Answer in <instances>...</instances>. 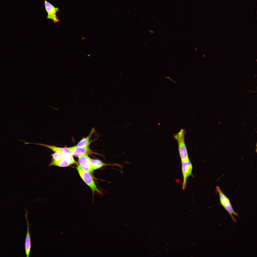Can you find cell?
<instances>
[{
	"label": "cell",
	"instance_id": "1",
	"mask_svg": "<svg viewBox=\"0 0 257 257\" xmlns=\"http://www.w3.org/2000/svg\"><path fill=\"white\" fill-rule=\"evenodd\" d=\"M185 132L184 129H181L174 136L178 143V150L182 162L189 160L185 142Z\"/></svg>",
	"mask_w": 257,
	"mask_h": 257
},
{
	"label": "cell",
	"instance_id": "2",
	"mask_svg": "<svg viewBox=\"0 0 257 257\" xmlns=\"http://www.w3.org/2000/svg\"><path fill=\"white\" fill-rule=\"evenodd\" d=\"M216 189L219 195L221 204L228 213L232 220L236 222V220L233 215L238 216V215L234 211L229 199L222 192L218 186L216 187Z\"/></svg>",
	"mask_w": 257,
	"mask_h": 257
},
{
	"label": "cell",
	"instance_id": "3",
	"mask_svg": "<svg viewBox=\"0 0 257 257\" xmlns=\"http://www.w3.org/2000/svg\"><path fill=\"white\" fill-rule=\"evenodd\" d=\"M77 169L81 177L90 188L93 193L95 191L100 193V191L97 187L90 173L83 169L79 165L78 166Z\"/></svg>",
	"mask_w": 257,
	"mask_h": 257
},
{
	"label": "cell",
	"instance_id": "4",
	"mask_svg": "<svg viewBox=\"0 0 257 257\" xmlns=\"http://www.w3.org/2000/svg\"><path fill=\"white\" fill-rule=\"evenodd\" d=\"M44 5L47 13L46 18L51 20L54 23L58 22L59 20L57 16L56 13L59 10V8L54 7L51 3L46 0L44 1Z\"/></svg>",
	"mask_w": 257,
	"mask_h": 257
},
{
	"label": "cell",
	"instance_id": "5",
	"mask_svg": "<svg viewBox=\"0 0 257 257\" xmlns=\"http://www.w3.org/2000/svg\"><path fill=\"white\" fill-rule=\"evenodd\" d=\"M193 169L192 164L189 160L182 162V170L183 177V188L186 186L188 178L192 174Z\"/></svg>",
	"mask_w": 257,
	"mask_h": 257
},
{
	"label": "cell",
	"instance_id": "6",
	"mask_svg": "<svg viewBox=\"0 0 257 257\" xmlns=\"http://www.w3.org/2000/svg\"><path fill=\"white\" fill-rule=\"evenodd\" d=\"M79 165L84 170L91 173L94 170L92 165L91 159L87 155H85L79 157Z\"/></svg>",
	"mask_w": 257,
	"mask_h": 257
},
{
	"label": "cell",
	"instance_id": "7",
	"mask_svg": "<svg viewBox=\"0 0 257 257\" xmlns=\"http://www.w3.org/2000/svg\"><path fill=\"white\" fill-rule=\"evenodd\" d=\"M26 213L25 216L27 224V230L25 239V247L26 256H29L31 247V242L30 237L29 221L28 218V213L25 210Z\"/></svg>",
	"mask_w": 257,
	"mask_h": 257
},
{
	"label": "cell",
	"instance_id": "8",
	"mask_svg": "<svg viewBox=\"0 0 257 257\" xmlns=\"http://www.w3.org/2000/svg\"><path fill=\"white\" fill-rule=\"evenodd\" d=\"M70 148L73 156L78 157L84 155H87L91 151L89 146L86 147H80L76 146Z\"/></svg>",
	"mask_w": 257,
	"mask_h": 257
},
{
	"label": "cell",
	"instance_id": "9",
	"mask_svg": "<svg viewBox=\"0 0 257 257\" xmlns=\"http://www.w3.org/2000/svg\"><path fill=\"white\" fill-rule=\"evenodd\" d=\"M33 143L44 146L50 149L52 151L54 152H59L60 153H69L73 155L70 148L58 147L53 145L51 146L40 143Z\"/></svg>",
	"mask_w": 257,
	"mask_h": 257
},
{
	"label": "cell",
	"instance_id": "10",
	"mask_svg": "<svg viewBox=\"0 0 257 257\" xmlns=\"http://www.w3.org/2000/svg\"><path fill=\"white\" fill-rule=\"evenodd\" d=\"M92 130L90 134L86 138L82 139L77 144V146L80 147H86L88 146L89 144V140L92 134Z\"/></svg>",
	"mask_w": 257,
	"mask_h": 257
},
{
	"label": "cell",
	"instance_id": "11",
	"mask_svg": "<svg viewBox=\"0 0 257 257\" xmlns=\"http://www.w3.org/2000/svg\"><path fill=\"white\" fill-rule=\"evenodd\" d=\"M62 159L69 163L70 165L77 163L74 160L73 155L65 153H61Z\"/></svg>",
	"mask_w": 257,
	"mask_h": 257
},
{
	"label": "cell",
	"instance_id": "12",
	"mask_svg": "<svg viewBox=\"0 0 257 257\" xmlns=\"http://www.w3.org/2000/svg\"><path fill=\"white\" fill-rule=\"evenodd\" d=\"M91 161L94 170L99 169L105 165L104 163L99 160L91 159Z\"/></svg>",
	"mask_w": 257,
	"mask_h": 257
},
{
	"label": "cell",
	"instance_id": "13",
	"mask_svg": "<svg viewBox=\"0 0 257 257\" xmlns=\"http://www.w3.org/2000/svg\"><path fill=\"white\" fill-rule=\"evenodd\" d=\"M70 164L64 160L61 159V160L58 163L56 166L60 167H66L69 166Z\"/></svg>",
	"mask_w": 257,
	"mask_h": 257
}]
</instances>
